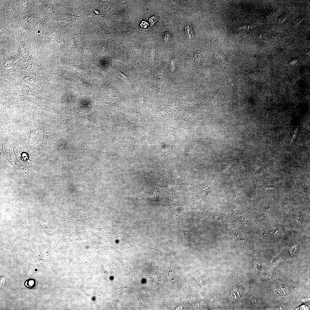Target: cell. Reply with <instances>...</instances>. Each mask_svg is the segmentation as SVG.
Wrapping results in <instances>:
<instances>
[{"label": "cell", "instance_id": "5b68a950", "mask_svg": "<svg viewBox=\"0 0 310 310\" xmlns=\"http://www.w3.org/2000/svg\"><path fill=\"white\" fill-rule=\"evenodd\" d=\"M166 276L167 279L169 281H172L174 280V275L170 269L167 271Z\"/></svg>", "mask_w": 310, "mask_h": 310}, {"label": "cell", "instance_id": "3957f363", "mask_svg": "<svg viewBox=\"0 0 310 310\" xmlns=\"http://www.w3.org/2000/svg\"><path fill=\"white\" fill-rule=\"evenodd\" d=\"M21 75L25 83L33 87L35 91L38 93L45 95V77L34 78L24 74V75L22 73Z\"/></svg>", "mask_w": 310, "mask_h": 310}, {"label": "cell", "instance_id": "7a4b0ae2", "mask_svg": "<svg viewBox=\"0 0 310 310\" xmlns=\"http://www.w3.org/2000/svg\"><path fill=\"white\" fill-rule=\"evenodd\" d=\"M4 76L11 81L15 85L18 91L26 96L34 95L35 91L23 82L17 76L12 74L5 73Z\"/></svg>", "mask_w": 310, "mask_h": 310}, {"label": "cell", "instance_id": "8992f818", "mask_svg": "<svg viewBox=\"0 0 310 310\" xmlns=\"http://www.w3.org/2000/svg\"><path fill=\"white\" fill-rule=\"evenodd\" d=\"M156 19V18L155 17H152L149 20V22L151 24H153L155 22Z\"/></svg>", "mask_w": 310, "mask_h": 310}, {"label": "cell", "instance_id": "52a82bcc", "mask_svg": "<svg viewBox=\"0 0 310 310\" xmlns=\"http://www.w3.org/2000/svg\"><path fill=\"white\" fill-rule=\"evenodd\" d=\"M148 24L144 21H142V23L140 25L142 27L144 28H146L148 25Z\"/></svg>", "mask_w": 310, "mask_h": 310}, {"label": "cell", "instance_id": "6da1fadb", "mask_svg": "<svg viewBox=\"0 0 310 310\" xmlns=\"http://www.w3.org/2000/svg\"><path fill=\"white\" fill-rule=\"evenodd\" d=\"M4 104L7 106L18 107L24 109H44L33 97L16 93L14 94Z\"/></svg>", "mask_w": 310, "mask_h": 310}, {"label": "cell", "instance_id": "277c9868", "mask_svg": "<svg viewBox=\"0 0 310 310\" xmlns=\"http://www.w3.org/2000/svg\"><path fill=\"white\" fill-rule=\"evenodd\" d=\"M289 293V290L287 288L280 286L275 288L274 293L278 296H284L287 295Z\"/></svg>", "mask_w": 310, "mask_h": 310}]
</instances>
